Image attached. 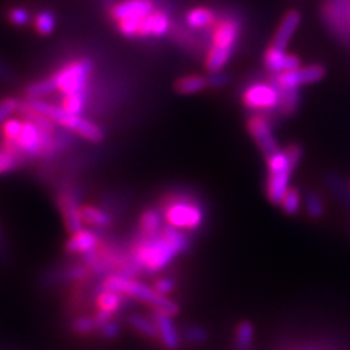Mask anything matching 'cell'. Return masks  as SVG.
I'll use <instances>...</instances> for the list:
<instances>
[{
	"mask_svg": "<svg viewBox=\"0 0 350 350\" xmlns=\"http://www.w3.org/2000/svg\"><path fill=\"white\" fill-rule=\"evenodd\" d=\"M325 76V68L321 64L299 66L298 69L283 72L275 76V83L280 90H299L304 85L320 82Z\"/></svg>",
	"mask_w": 350,
	"mask_h": 350,
	"instance_id": "cell-10",
	"label": "cell"
},
{
	"mask_svg": "<svg viewBox=\"0 0 350 350\" xmlns=\"http://www.w3.org/2000/svg\"><path fill=\"white\" fill-rule=\"evenodd\" d=\"M103 2H109V0H103Z\"/></svg>",
	"mask_w": 350,
	"mask_h": 350,
	"instance_id": "cell-42",
	"label": "cell"
},
{
	"mask_svg": "<svg viewBox=\"0 0 350 350\" xmlns=\"http://www.w3.org/2000/svg\"><path fill=\"white\" fill-rule=\"evenodd\" d=\"M88 98H90V90L78 92V94H70V95H63L60 105L75 116H83L86 104H88Z\"/></svg>",
	"mask_w": 350,
	"mask_h": 350,
	"instance_id": "cell-26",
	"label": "cell"
},
{
	"mask_svg": "<svg viewBox=\"0 0 350 350\" xmlns=\"http://www.w3.org/2000/svg\"><path fill=\"white\" fill-rule=\"evenodd\" d=\"M265 66L271 73L279 75L288 70L298 69L301 66V59L295 54L286 53V50H280L270 46L265 53Z\"/></svg>",
	"mask_w": 350,
	"mask_h": 350,
	"instance_id": "cell-17",
	"label": "cell"
},
{
	"mask_svg": "<svg viewBox=\"0 0 350 350\" xmlns=\"http://www.w3.org/2000/svg\"><path fill=\"white\" fill-rule=\"evenodd\" d=\"M299 24L301 14L298 10H289V12L282 18L280 24L275 32V38H273L270 46L280 50H286L292 37L295 36V32L299 28Z\"/></svg>",
	"mask_w": 350,
	"mask_h": 350,
	"instance_id": "cell-18",
	"label": "cell"
},
{
	"mask_svg": "<svg viewBox=\"0 0 350 350\" xmlns=\"http://www.w3.org/2000/svg\"><path fill=\"white\" fill-rule=\"evenodd\" d=\"M157 9L153 0H123L109 8V18L116 24L122 21H142Z\"/></svg>",
	"mask_w": 350,
	"mask_h": 350,
	"instance_id": "cell-12",
	"label": "cell"
},
{
	"mask_svg": "<svg viewBox=\"0 0 350 350\" xmlns=\"http://www.w3.org/2000/svg\"><path fill=\"white\" fill-rule=\"evenodd\" d=\"M282 209L286 215H297L301 211L302 206V196L299 193V190L297 189H289L284 194V197L282 199Z\"/></svg>",
	"mask_w": 350,
	"mask_h": 350,
	"instance_id": "cell-29",
	"label": "cell"
},
{
	"mask_svg": "<svg viewBox=\"0 0 350 350\" xmlns=\"http://www.w3.org/2000/svg\"><path fill=\"white\" fill-rule=\"evenodd\" d=\"M206 88H209V82L202 75H185L174 83V90L181 95L199 94L204 91Z\"/></svg>",
	"mask_w": 350,
	"mask_h": 350,
	"instance_id": "cell-23",
	"label": "cell"
},
{
	"mask_svg": "<svg viewBox=\"0 0 350 350\" xmlns=\"http://www.w3.org/2000/svg\"><path fill=\"white\" fill-rule=\"evenodd\" d=\"M82 219L83 224L90 225L95 229H105L113 224V217L107 211L96 207L94 204H83L82 206Z\"/></svg>",
	"mask_w": 350,
	"mask_h": 350,
	"instance_id": "cell-22",
	"label": "cell"
},
{
	"mask_svg": "<svg viewBox=\"0 0 350 350\" xmlns=\"http://www.w3.org/2000/svg\"><path fill=\"white\" fill-rule=\"evenodd\" d=\"M59 211L63 216L64 226L72 235L83 229L82 219V190L81 187H62L56 196Z\"/></svg>",
	"mask_w": 350,
	"mask_h": 350,
	"instance_id": "cell-8",
	"label": "cell"
},
{
	"mask_svg": "<svg viewBox=\"0 0 350 350\" xmlns=\"http://www.w3.org/2000/svg\"><path fill=\"white\" fill-rule=\"evenodd\" d=\"M282 91L276 83L256 82L245 88L243 92V103L254 111H271L280 107Z\"/></svg>",
	"mask_w": 350,
	"mask_h": 350,
	"instance_id": "cell-9",
	"label": "cell"
},
{
	"mask_svg": "<svg viewBox=\"0 0 350 350\" xmlns=\"http://www.w3.org/2000/svg\"><path fill=\"white\" fill-rule=\"evenodd\" d=\"M172 29V21L168 12L155 9L150 15L140 21L139 38H161Z\"/></svg>",
	"mask_w": 350,
	"mask_h": 350,
	"instance_id": "cell-13",
	"label": "cell"
},
{
	"mask_svg": "<svg viewBox=\"0 0 350 350\" xmlns=\"http://www.w3.org/2000/svg\"><path fill=\"white\" fill-rule=\"evenodd\" d=\"M241 34V27L234 18L217 21L212 32V44L204 59L206 70L219 72L231 60Z\"/></svg>",
	"mask_w": 350,
	"mask_h": 350,
	"instance_id": "cell-4",
	"label": "cell"
},
{
	"mask_svg": "<svg viewBox=\"0 0 350 350\" xmlns=\"http://www.w3.org/2000/svg\"><path fill=\"white\" fill-rule=\"evenodd\" d=\"M127 323L139 334L145 336L148 338H152V340L158 338L157 325H155V323H153L150 317H145V315H140V314H130L129 319H127Z\"/></svg>",
	"mask_w": 350,
	"mask_h": 350,
	"instance_id": "cell-25",
	"label": "cell"
},
{
	"mask_svg": "<svg viewBox=\"0 0 350 350\" xmlns=\"http://www.w3.org/2000/svg\"><path fill=\"white\" fill-rule=\"evenodd\" d=\"M129 299H131V298L126 297V295L109 292V291H104L101 288H98V293L95 295V306H96V310L107 311V312H111L116 315L124 308Z\"/></svg>",
	"mask_w": 350,
	"mask_h": 350,
	"instance_id": "cell-20",
	"label": "cell"
},
{
	"mask_svg": "<svg viewBox=\"0 0 350 350\" xmlns=\"http://www.w3.org/2000/svg\"><path fill=\"white\" fill-rule=\"evenodd\" d=\"M207 82H209L211 88H222L229 82V76L222 70L212 72L209 78H207Z\"/></svg>",
	"mask_w": 350,
	"mask_h": 350,
	"instance_id": "cell-40",
	"label": "cell"
},
{
	"mask_svg": "<svg viewBox=\"0 0 350 350\" xmlns=\"http://www.w3.org/2000/svg\"><path fill=\"white\" fill-rule=\"evenodd\" d=\"M22 127H24V120L22 118H8L6 122L2 124V136L3 140H9V142H16Z\"/></svg>",
	"mask_w": 350,
	"mask_h": 350,
	"instance_id": "cell-33",
	"label": "cell"
},
{
	"mask_svg": "<svg viewBox=\"0 0 350 350\" xmlns=\"http://www.w3.org/2000/svg\"><path fill=\"white\" fill-rule=\"evenodd\" d=\"M254 342V324L244 320L235 328V350H250Z\"/></svg>",
	"mask_w": 350,
	"mask_h": 350,
	"instance_id": "cell-27",
	"label": "cell"
},
{
	"mask_svg": "<svg viewBox=\"0 0 350 350\" xmlns=\"http://www.w3.org/2000/svg\"><path fill=\"white\" fill-rule=\"evenodd\" d=\"M14 81H15V78H14L12 72H10V69L8 68V66L2 60H0V82L10 83V82H14Z\"/></svg>",
	"mask_w": 350,
	"mask_h": 350,
	"instance_id": "cell-41",
	"label": "cell"
},
{
	"mask_svg": "<svg viewBox=\"0 0 350 350\" xmlns=\"http://www.w3.org/2000/svg\"><path fill=\"white\" fill-rule=\"evenodd\" d=\"M217 22L215 10L209 8H194L185 15V25L191 29L212 28Z\"/></svg>",
	"mask_w": 350,
	"mask_h": 350,
	"instance_id": "cell-21",
	"label": "cell"
},
{
	"mask_svg": "<svg viewBox=\"0 0 350 350\" xmlns=\"http://www.w3.org/2000/svg\"><path fill=\"white\" fill-rule=\"evenodd\" d=\"M8 21L15 27H25L31 22V12L25 8H12L8 10Z\"/></svg>",
	"mask_w": 350,
	"mask_h": 350,
	"instance_id": "cell-36",
	"label": "cell"
},
{
	"mask_svg": "<svg viewBox=\"0 0 350 350\" xmlns=\"http://www.w3.org/2000/svg\"><path fill=\"white\" fill-rule=\"evenodd\" d=\"M42 131L34 123L29 122V120L24 118V127H22L16 144L27 159H40L42 150Z\"/></svg>",
	"mask_w": 350,
	"mask_h": 350,
	"instance_id": "cell-16",
	"label": "cell"
},
{
	"mask_svg": "<svg viewBox=\"0 0 350 350\" xmlns=\"http://www.w3.org/2000/svg\"><path fill=\"white\" fill-rule=\"evenodd\" d=\"M161 211L170 226L181 231H197L203 224L204 211L193 197L181 193H172L162 202Z\"/></svg>",
	"mask_w": 350,
	"mask_h": 350,
	"instance_id": "cell-5",
	"label": "cell"
},
{
	"mask_svg": "<svg viewBox=\"0 0 350 350\" xmlns=\"http://www.w3.org/2000/svg\"><path fill=\"white\" fill-rule=\"evenodd\" d=\"M150 319L153 320L158 330V338H161L162 346L167 350H178L181 346V334L172 320V315L152 310Z\"/></svg>",
	"mask_w": 350,
	"mask_h": 350,
	"instance_id": "cell-14",
	"label": "cell"
},
{
	"mask_svg": "<svg viewBox=\"0 0 350 350\" xmlns=\"http://www.w3.org/2000/svg\"><path fill=\"white\" fill-rule=\"evenodd\" d=\"M98 333H100V336L105 338V340H114V338H117L120 333H122V327H120L118 323L111 320L98 327Z\"/></svg>",
	"mask_w": 350,
	"mask_h": 350,
	"instance_id": "cell-39",
	"label": "cell"
},
{
	"mask_svg": "<svg viewBox=\"0 0 350 350\" xmlns=\"http://www.w3.org/2000/svg\"><path fill=\"white\" fill-rule=\"evenodd\" d=\"M124 295L133 301H140L144 304L150 305L153 310L161 311V312H167L172 317L178 315L180 312V305L171 299L170 297H163V295L158 293L155 289L149 284L139 282L135 278H129L126 283V289Z\"/></svg>",
	"mask_w": 350,
	"mask_h": 350,
	"instance_id": "cell-7",
	"label": "cell"
},
{
	"mask_svg": "<svg viewBox=\"0 0 350 350\" xmlns=\"http://www.w3.org/2000/svg\"><path fill=\"white\" fill-rule=\"evenodd\" d=\"M22 163L24 162L16 158L14 153L5 150L3 148L0 149V175L18 170Z\"/></svg>",
	"mask_w": 350,
	"mask_h": 350,
	"instance_id": "cell-34",
	"label": "cell"
},
{
	"mask_svg": "<svg viewBox=\"0 0 350 350\" xmlns=\"http://www.w3.org/2000/svg\"><path fill=\"white\" fill-rule=\"evenodd\" d=\"M181 338L190 345H202L209 340V332L200 325H189L183 330Z\"/></svg>",
	"mask_w": 350,
	"mask_h": 350,
	"instance_id": "cell-32",
	"label": "cell"
},
{
	"mask_svg": "<svg viewBox=\"0 0 350 350\" xmlns=\"http://www.w3.org/2000/svg\"><path fill=\"white\" fill-rule=\"evenodd\" d=\"M53 92H57L56 83H54L53 76L41 81L31 82L24 88V94L27 100H42L44 96L51 95Z\"/></svg>",
	"mask_w": 350,
	"mask_h": 350,
	"instance_id": "cell-24",
	"label": "cell"
},
{
	"mask_svg": "<svg viewBox=\"0 0 350 350\" xmlns=\"http://www.w3.org/2000/svg\"><path fill=\"white\" fill-rule=\"evenodd\" d=\"M189 248L190 239L184 231L167 225L158 235H137L129 247V254L142 273L155 275L168 267L175 257L187 253Z\"/></svg>",
	"mask_w": 350,
	"mask_h": 350,
	"instance_id": "cell-1",
	"label": "cell"
},
{
	"mask_svg": "<svg viewBox=\"0 0 350 350\" xmlns=\"http://www.w3.org/2000/svg\"><path fill=\"white\" fill-rule=\"evenodd\" d=\"M305 211L312 219H319L324 215V203L319 194H308L305 199Z\"/></svg>",
	"mask_w": 350,
	"mask_h": 350,
	"instance_id": "cell-35",
	"label": "cell"
},
{
	"mask_svg": "<svg viewBox=\"0 0 350 350\" xmlns=\"http://www.w3.org/2000/svg\"><path fill=\"white\" fill-rule=\"evenodd\" d=\"M27 104L34 111L49 117L59 127L70 130L72 133L85 139L86 142H91V144H101L105 137V131L101 126H98L83 116H75L66 111L62 105H54L44 100H27Z\"/></svg>",
	"mask_w": 350,
	"mask_h": 350,
	"instance_id": "cell-3",
	"label": "cell"
},
{
	"mask_svg": "<svg viewBox=\"0 0 350 350\" xmlns=\"http://www.w3.org/2000/svg\"><path fill=\"white\" fill-rule=\"evenodd\" d=\"M56 15L51 10H41L34 18V29L40 36H50L56 29Z\"/></svg>",
	"mask_w": 350,
	"mask_h": 350,
	"instance_id": "cell-28",
	"label": "cell"
},
{
	"mask_svg": "<svg viewBox=\"0 0 350 350\" xmlns=\"http://www.w3.org/2000/svg\"><path fill=\"white\" fill-rule=\"evenodd\" d=\"M94 68L95 64L91 59L82 57L64 64L63 68H60L51 76L60 94L63 95L78 94V92L90 90V81H91Z\"/></svg>",
	"mask_w": 350,
	"mask_h": 350,
	"instance_id": "cell-6",
	"label": "cell"
},
{
	"mask_svg": "<svg viewBox=\"0 0 350 350\" xmlns=\"http://www.w3.org/2000/svg\"><path fill=\"white\" fill-rule=\"evenodd\" d=\"M72 332L78 336H88L94 332H98V324L95 321V317L90 315H81L78 319L72 321Z\"/></svg>",
	"mask_w": 350,
	"mask_h": 350,
	"instance_id": "cell-30",
	"label": "cell"
},
{
	"mask_svg": "<svg viewBox=\"0 0 350 350\" xmlns=\"http://www.w3.org/2000/svg\"><path fill=\"white\" fill-rule=\"evenodd\" d=\"M21 103L22 101L16 100V98H5V100L0 101V126L19 111Z\"/></svg>",
	"mask_w": 350,
	"mask_h": 350,
	"instance_id": "cell-37",
	"label": "cell"
},
{
	"mask_svg": "<svg viewBox=\"0 0 350 350\" xmlns=\"http://www.w3.org/2000/svg\"><path fill=\"white\" fill-rule=\"evenodd\" d=\"M282 98H280V109L283 114H292L295 109L299 107L301 95L299 90H280Z\"/></svg>",
	"mask_w": 350,
	"mask_h": 350,
	"instance_id": "cell-31",
	"label": "cell"
},
{
	"mask_svg": "<svg viewBox=\"0 0 350 350\" xmlns=\"http://www.w3.org/2000/svg\"><path fill=\"white\" fill-rule=\"evenodd\" d=\"M152 288L155 289L158 293L163 295V297H170V295L175 291V288H177V282H175L172 278L163 276V278H159L153 282Z\"/></svg>",
	"mask_w": 350,
	"mask_h": 350,
	"instance_id": "cell-38",
	"label": "cell"
},
{
	"mask_svg": "<svg viewBox=\"0 0 350 350\" xmlns=\"http://www.w3.org/2000/svg\"><path fill=\"white\" fill-rule=\"evenodd\" d=\"M103 243L101 234L94 229H81V231L75 232L66 241L64 250L66 253L70 256H83L86 253H91L98 245Z\"/></svg>",
	"mask_w": 350,
	"mask_h": 350,
	"instance_id": "cell-15",
	"label": "cell"
},
{
	"mask_svg": "<svg viewBox=\"0 0 350 350\" xmlns=\"http://www.w3.org/2000/svg\"><path fill=\"white\" fill-rule=\"evenodd\" d=\"M247 129L251 137L254 139L257 146L261 149L262 153H266L267 157L279 150L278 140L275 137V133H273V127L267 117L261 114L250 117L247 122Z\"/></svg>",
	"mask_w": 350,
	"mask_h": 350,
	"instance_id": "cell-11",
	"label": "cell"
},
{
	"mask_svg": "<svg viewBox=\"0 0 350 350\" xmlns=\"http://www.w3.org/2000/svg\"><path fill=\"white\" fill-rule=\"evenodd\" d=\"M302 159V149L298 145H291L286 149H279L267 157V183L266 191L271 203L279 204L291 189V177Z\"/></svg>",
	"mask_w": 350,
	"mask_h": 350,
	"instance_id": "cell-2",
	"label": "cell"
},
{
	"mask_svg": "<svg viewBox=\"0 0 350 350\" xmlns=\"http://www.w3.org/2000/svg\"><path fill=\"white\" fill-rule=\"evenodd\" d=\"M163 221H165V217H163L162 211L155 209V207H152V209H146L145 212H142L140 217H139V226H137V235L140 237H153V235H158L162 229H163Z\"/></svg>",
	"mask_w": 350,
	"mask_h": 350,
	"instance_id": "cell-19",
	"label": "cell"
}]
</instances>
